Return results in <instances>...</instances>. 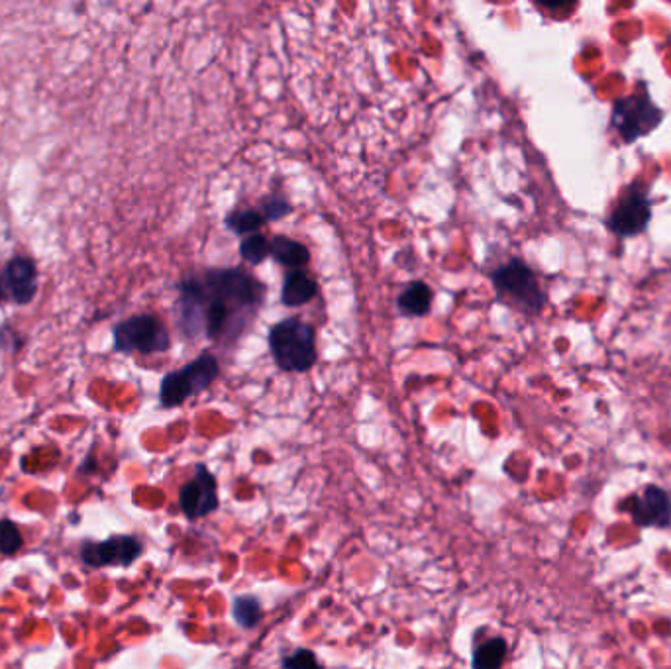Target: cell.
<instances>
[{
  "label": "cell",
  "mask_w": 671,
  "mask_h": 669,
  "mask_svg": "<svg viewBox=\"0 0 671 669\" xmlns=\"http://www.w3.org/2000/svg\"><path fill=\"white\" fill-rule=\"evenodd\" d=\"M265 287L240 267L208 269L179 283L177 324L187 338L234 344L256 320Z\"/></svg>",
  "instance_id": "obj_1"
},
{
  "label": "cell",
  "mask_w": 671,
  "mask_h": 669,
  "mask_svg": "<svg viewBox=\"0 0 671 669\" xmlns=\"http://www.w3.org/2000/svg\"><path fill=\"white\" fill-rule=\"evenodd\" d=\"M269 350L277 365L289 373L309 371L318 358L316 334L310 324L299 318H287L271 326Z\"/></svg>",
  "instance_id": "obj_2"
},
{
  "label": "cell",
  "mask_w": 671,
  "mask_h": 669,
  "mask_svg": "<svg viewBox=\"0 0 671 669\" xmlns=\"http://www.w3.org/2000/svg\"><path fill=\"white\" fill-rule=\"evenodd\" d=\"M497 297L524 314H540L546 307V291L536 273L522 259H509L491 275Z\"/></svg>",
  "instance_id": "obj_3"
},
{
  "label": "cell",
  "mask_w": 671,
  "mask_h": 669,
  "mask_svg": "<svg viewBox=\"0 0 671 669\" xmlns=\"http://www.w3.org/2000/svg\"><path fill=\"white\" fill-rule=\"evenodd\" d=\"M220 367L212 354H201L185 367L171 371L163 377L159 387V401L165 409L181 407L191 397L203 393L218 377Z\"/></svg>",
  "instance_id": "obj_4"
},
{
  "label": "cell",
  "mask_w": 671,
  "mask_h": 669,
  "mask_svg": "<svg viewBox=\"0 0 671 669\" xmlns=\"http://www.w3.org/2000/svg\"><path fill=\"white\" fill-rule=\"evenodd\" d=\"M662 120L664 110L650 99L646 91L617 99L611 110V128L626 144L652 134L662 124Z\"/></svg>",
  "instance_id": "obj_5"
},
{
  "label": "cell",
  "mask_w": 671,
  "mask_h": 669,
  "mask_svg": "<svg viewBox=\"0 0 671 669\" xmlns=\"http://www.w3.org/2000/svg\"><path fill=\"white\" fill-rule=\"evenodd\" d=\"M171 346V336L154 314H136L114 326V350L122 354H161Z\"/></svg>",
  "instance_id": "obj_6"
},
{
  "label": "cell",
  "mask_w": 671,
  "mask_h": 669,
  "mask_svg": "<svg viewBox=\"0 0 671 669\" xmlns=\"http://www.w3.org/2000/svg\"><path fill=\"white\" fill-rule=\"evenodd\" d=\"M650 220H652V203L646 191L628 187L620 195L617 205L609 212L607 228L617 236L632 238L646 232Z\"/></svg>",
  "instance_id": "obj_7"
},
{
  "label": "cell",
  "mask_w": 671,
  "mask_h": 669,
  "mask_svg": "<svg viewBox=\"0 0 671 669\" xmlns=\"http://www.w3.org/2000/svg\"><path fill=\"white\" fill-rule=\"evenodd\" d=\"M179 505L191 520L208 516L218 509V485L207 465L195 467V477L179 493Z\"/></svg>",
  "instance_id": "obj_8"
},
{
  "label": "cell",
  "mask_w": 671,
  "mask_h": 669,
  "mask_svg": "<svg viewBox=\"0 0 671 669\" xmlns=\"http://www.w3.org/2000/svg\"><path fill=\"white\" fill-rule=\"evenodd\" d=\"M142 554V544L134 536H114L104 542H87L81 558L87 566H130Z\"/></svg>",
  "instance_id": "obj_9"
},
{
  "label": "cell",
  "mask_w": 671,
  "mask_h": 669,
  "mask_svg": "<svg viewBox=\"0 0 671 669\" xmlns=\"http://www.w3.org/2000/svg\"><path fill=\"white\" fill-rule=\"evenodd\" d=\"M4 289L16 305H28L38 293V269L34 259L16 256L4 267Z\"/></svg>",
  "instance_id": "obj_10"
},
{
  "label": "cell",
  "mask_w": 671,
  "mask_h": 669,
  "mask_svg": "<svg viewBox=\"0 0 671 669\" xmlns=\"http://www.w3.org/2000/svg\"><path fill=\"white\" fill-rule=\"evenodd\" d=\"M630 513L638 526H668L671 522V501L660 487H644L630 501Z\"/></svg>",
  "instance_id": "obj_11"
},
{
  "label": "cell",
  "mask_w": 671,
  "mask_h": 669,
  "mask_svg": "<svg viewBox=\"0 0 671 669\" xmlns=\"http://www.w3.org/2000/svg\"><path fill=\"white\" fill-rule=\"evenodd\" d=\"M318 293V285L314 279L309 277L305 271L297 269L291 271L285 277L283 289H281V301L285 307H303L305 303L312 301Z\"/></svg>",
  "instance_id": "obj_12"
},
{
  "label": "cell",
  "mask_w": 671,
  "mask_h": 669,
  "mask_svg": "<svg viewBox=\"0 0 671 669\" xmlns=\"http://www.w3.org/2000/svg\"><path fill=\"white\" fill-rule=\"evenodd\" d=\"M271 246V256L285 267H293V271H297L299 267H305L310 261L309 248L297 240H291L287 236H273V240H269Z\"/></svg>",
  "instance_id": "obj_13"
},
{
  "label": "cell",
  "mask_w": 671,
  "mask_h": 669,
  "mask_svg": "<svg viewBox=\"0 0 671 669\" xmlns=\"http://www.w3.org/2000/svg\"><path fill=\"white\" fill-rule=\"evenodd\" d=\"M432 305V291L426 283L414 281L411 283L397 301V307L405 316H426Z\"/></svg>",
  "instance_id": "obj_14"
},
{
  "label": "cell",
  "mask_w": 671,
  "mask_h": 669,
  "mask_svg": "<svg viewBox=\"0 0 671 669\" xmlns=\"http://www.w3.org/2000/svg\"><path fill=\"white\" fill-rule=\"evenodd\" d=\"M507 658V642L503 638H493L481 644L473 652V669H501Z\"/></svg>",
  "instance_id": "obj_15"
},
{
  "label": "cell",
  "mask_w": 671,
  "mask_h": 669,
  "mask_svg": "<svg viewBox=\"0 0 671 669\" xmlns=\"http://www.w3.org/2000/svg\"><path fill=\"white\" fill-rule=\"evenodd\" d=\"M232 617L246 630L256 628L263 617V609H261L258 597L254 595L236 597L232 603Z\"/></svg>",
  "instance_id": "obj_16"
},
{
  "label": "cell",
  "mask_w": 671,
  "mask_h": 669,
  "mask_svg": "<svg viewBox=\"0 0 671 669\" xmlns=\"http://www.w3.org/2000/svg\"><path fill=\"white\" fill-rule=\"evenodd\" d=\"M265 224L259 210L248 208V210H236L226 216V226L236 236H252L258 234L259 228Z\"/></svg>",
  "instance_id": "obj_17"
},
{
  "label": "cell",
  "mask_w": 671,
  "mask_h": 669,
  "mask_svg": "<svg viewBox=\"0 0 671 669\" xmlns=\"http://www.w3.org/2000/svg\"><path fill=\"white\" fill-rule=\"evenodd\" d=\"M240 256L244 261L252 263V265H259L263 263L265 259L271 256V246H269V240L261 234H252L248 238L242 240L240 244Z\"/></svg>",
  "instance_id": "obj_18"
},
{
  "label": "cell",
  "mask_w": 671,
  "mask_h": 669,
  "mask_svg": "<svg viewBox=\"0 0 671 669\" xmlns=\"http://www.w3.org/2000/svg\"><path fill=\"white\" fill-rule=\"evenodd\" d=\"M22 548V536L14 522L0 520V554L12 556Z\"/></svg>",
  "instance_id": "obj_19"
},
{
  "label": "cell",
  "mask_w": 671,
  "mask_h": 669,
  "mask_svg": "<svg viewBox=\"0 0 671 669\" xmlns=\"http://www.w3.org/2000/svg\"><path fill=\"white\" fill-rule=\"evenodd\" d=\"M259 212H261V216H263L265 222L279 220V218H283V216H287L291 212V205H289L287 199H283L279 195H271V197H265L261 201Z\"/></svg>",
  "instance_id": "obj_20"
},
{
  "label": "cell",
  "mask_w": 671,
  "mask_h": 669,
  "mask_svg": "<svg viewBox=\"0 0 671 669\" xmlns=\"http://www.w3.org/2000/svg\"><path fill=\"white\" fill-rule=\"evenodd\" d=\"M281 666H283V669H324L318 664L314 652L305 650V648H299L293 654L285 656Z\"/></svg>",
  "instance_id": "obj_21"
},
{
  "label": "cell",
  "mask_w": 671,
  "mask_h": 669,
  "mask_svg": "<svg viewBox=\"0 0 671 669\" xmlns=\"http://www.w3.org/2000/svg\"><path fill=\"white\" fill-rule=\"evenodd\" d=\"M4 295H6V291H4V283L0 281V301L4 299Z\"/></svg>",
  "instance_id": "obj_22"
}]
</instances>
